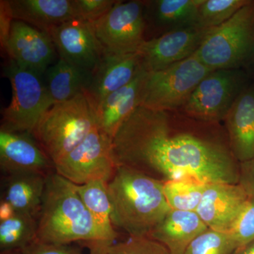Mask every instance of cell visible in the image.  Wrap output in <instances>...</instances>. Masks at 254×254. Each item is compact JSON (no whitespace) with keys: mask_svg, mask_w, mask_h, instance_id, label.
<instances>
[{"mask_svg":"<svg viewBox=\"0 0 254 254\" xmlns=\"http://www.w3.org/2000/svg\"><path fill=\"white\" fill-rule=\"evenodd\" d=\"M204 0H144L146 41L170 32L196 26Z\"/></svg>","mask_w":254,"mask_h":254,"instance_id":"17","label":"cell"},{"mask_svg":"<svg viewBox=\"0 0 254 254\" xmlns=\"http://www.w3.org/2000/svg\"><path fill=\"white\" fill-rule=\"evenodd\" d=\"M112 153L116 166L162 182L187 176L206 183L239 182L240 163L223 124L180 110L138 107L115 133Z\"/></svg>","mask_w":254,"mask_h":254,"instance_id":"1","label":"cell"},{"mask_svg":"<svg viewBox=\"0 0 254 254\" xmlns=\"http://www.w3.org/2000/svg\"><path fill=\"white\" fill-rule=\"evenodd\" d=\"M212 71L195 53L164 69L148 72L140 106L155 110H179Z\"/></svg>","mask_w":254,"mask_h":254,"instance_id":"6","label":"cell"},{"mask_svg":"<svg viewBox=\"0 0 254 254\" xmlns=\"http://www.w3.org/2000/svg\"><path fill=\"white\" fill-rule=\"evenodd\" d=\"M232 153L239 163L254 157V81L241 93L223 123Z\"/></svg>","mask_w":254,"mask_h":254,"instance_id":"19","label":"cell"},{"mask_svg":"<svg viewBox=\"0 0 254 254\" xmlns=\"http://www.w3.org/2000/svg\"><path fill=\"white\" fill-rule=\"evenodd\" d=\"M4 50L10 60L41 76L54 64L58 53L48 33L17 20L11 25Z\"/></svg>","mask_w":254,"mask_h":254,"instance_id":"13","label":"cell"},{"mask_svg":"<svg viewBox=\"0 0 254 254\" xmlns=\"http://www.w3.org/2000/svg\"><path fill=\"white\" fill-rule=\"evenodd\" d=\"M237 251L228 233L208 229L196 237L182 254H234Z\"/></svg>","mask_w":254,"mask_h":254,"instance_id":"28","label":"cell"},{"mask_svg":"<svg viewBox=\"0 0 254 254\" xmlns=\"http://www.w3.org/2000/svg\"><path fill=\"white\" fill-rule=\"evenodd\" d=\"M92 73L59 58L43 74L50 108L86 91Z\"/></svg>","mask_w":254,"mask_h":254,"instance_id":"22","label":"cell"},{"mask_svg":"<svg viewBox=\"0 0 254 254\" xmlns=\"http://www.w3.org/2000/svg\"><path fill=\"white\" fill-rule=\"evenodd\" d=\"M0 168L6 175L38 173L48 176L54 164L31 133L0 128Z\"/></svg>","mask_w":254,"mask_h":254,"instance_id":"14","label":"cell"},{"mask_svg":"<svg viewBox=\"0 0 254 254\" xmlns=\"http://www.w3.org/2000/svg\"><path fill=\"white\" fill-rule=\"evenodd\" d=\"M212 28L190 26L147 40L137 52L142 68L154 72L190 58L196 53Z\"/></svg>","mask_w":254,"mask_h":254,"instance_id":"11","label":"cell"},{"mask_svg":"<svg viewBox=\"0 0 254 254\" xmlns=\"http://www.w3.org/2000/svg\"><path fill=\"white\" fill-rule=\"evenodd\" d=\"M92 24L105 53H137L146 41L143 0H118L108 14Z\"/></svg>","mask_w":254,"mask_h":254,"instance_id":"9","label":"cell"},{"mask_svg":"<svg viewBox=\"0 0 254 254\" xmlns=\"http://www.w3.org/2000/svg\"><path fill=\"white\" fill-rule=\"evenodd\" d=\"M11 6L8 0L0 1V41L3 49L6 48L9 39L11 25L14 21Z\"/></svg>","mask_w":254,"mask_h":254,"instance_id":"33","label":"cell"},{"mask_svg":"<svg viewBox=\"0 0 254 254\" xmlns=\"http://www.w3.org/2000/svg\"><path fill=\"white\" fill-rule=\"evenodd\" d=\"M147 73L141 70L131 83L91 105L98 128L112 140L125 120L141 105Z\"/></svg>","mask_w":254,"mask_h":254,"instance_id":"18","label":"cell"},{"mask_svg":"<svg viewBox=\"0 0 254 254\" xmlns=\"http://www.w3.org/2000/svg\"><path fill=\"white\" fill-rule=\"evenodd\" d=\"M107 188L113 225L129 237L149 236L171 210L163 182L133 169L117 166Z\"/></svg>","mask_w":254,"mask_h":254,"instance_id":"3","label":"cell"},{"mask_svg":"<svg viewBox=\"0 0 254 254\" xmlns=\"http://www.w3.org/2000/svg\"><path fill=\"white\" fill-rule=\"evenodd\" d=\"M14 20L49 35L53 28L78 18L73 0H9Z\"/></svg>","mask_w":254,"mask_h":254,"instance_id":"20","label":"cell"},{"mask_svg":"<svg viewBox=\"0 0 254 254\" xmlns=\"http://www.w3.org/2000/svg\"><path fill=\"white\" fill-rule=\"evenodd\" d=\"M97 127L93 107L83 92L47 110L32 135L55 166Z\"/></svg>","mask_w":254,"mask_h":254,"instance_id":"4","label":"cell"},{"mask_svg":"<svg viewBox=\"0 0 254 254\" xmlns=\"http://www.w3.org/2000/svg\"><path fill=\"white\" fill-rule=\"evenodd\" d=\"M46 175L38 173H17L7 175L3 199L15 213L38 216L46 188Z\"/></svg>","mask_w":254,"mask_h":254,"instance_id":"23","label":"cell"},{"mask_svg":"<svg viewBox=\"0 0 254 254\" xmlns=\"http://www.w3.org/2000/svg\"><path fill=\"white\" fill-rule=\"evenodd\" d=\"M49 36L60 58L92 73L105 54L93 24L82 18L70 20L53 28Z\"/></svg>","mask_w":254,"mask_h":254,"instance_id":"12","label":"cell"},{"mask_svg":"<svg viewBox=\"0 0 254 254\" xmlns=\"http://www.w3.org/2000/svg\"><path fill=\"white\" fill-rule=\"evenodd\" d=\"M5 73L11 83L12 97L3 111L1 128L32 134L40 119L50 108L43 76L11 60Z\"/></svg>","mask_w":254,"mask_h":254,"instance_id":"7","label":"cell"},{"mask_svg":"<svg viewBox=\"0 0 254 254\" xmlns=\"http://www.w3.org/2000/svg\"><path fill=\"white\" fill-rule=\"evenodd\" d=\"M208 229L195 211L171 209L148 237L160 242L172 254H182Z\"/></svg>","mask_w":254,"mask_h":254,"instance_id":"21","label":"cell"},{"mask_svg":"<svg viewBox=\"0 0 254 254\" xmlns=\"http://www.w3.org/2000/svg\"><path fill=\"white\" fill-rule=\"evenodd\" d=\"M251 82V74L246 69L213 70L198 83L179 110L198 120L222 123Z\"/></svg>","mask_w":254,"mask_h":254,"instance_id":"8","label":"cell"},{"mask_svg":"<svg viewBox=\"0 0 254 254\" xmlns=\"http://www.w3.org/2000/svg\"><path fill=\"white\" fill-rule=\"evenodd\" d=\"M106 254H172L166 247L149 237H129L125 242L115 243Z\"/></svg>","mask_w":254,"mask_h":254,"instance_id":"30","label":"cell"},{"mask_svg":"<svg viewBox=\"0 0 254 254\" xmlns=\"http://www.w3.org/2000/svg\"><path fill=\"white\" fill-rule=\"evenodd\" d=\"M228 234L237 250L254 242V197L249 196Z\"/></svg>","mask_w":254,"mask_h":254,"instance_id":"29","label":"cell"},{"mask_svg":"<svg viewBox=\"0 0 254 254\" xmlns=\"http://www.w3.org/2000/svg\"><path fill=\"white\" fill-rule=\"evenodd\" d=\"M250 0H204L200 5L196 26L216 28L226 22Z\"/></svg>","mask_w":254,"mask_h":254,"instance_id":"27","label":"cell"},{"mask_svg":"<svg viewBox=\"0 0 254 254\" xmlns=\"http://www.w3.org/2000/svg\"><path fill=\"white\" fill-rule=\"evenodd\" d=\"M108 135L95 128L72 151L55 165V173L76 185L109 182L116 170Z\"/></svg>","mask_w":254,"mask_h":254,"instance_id":"10","label":"cell"},{"mask_svg":"<svg viewBox=\"0 0 254 254\" xmlns=\"http://www.w3.org/2000/svg\"><path fill=\"white\" fill-rule=\"evenodd\" d=\"M195 55L210 69H248L254 61V0L212 28Z\"/></svg>","mask_w":254,"mask_h":254,"instance_id":"5","label":"cell"},{"mask_svg":"<svg viewBox=\"0 0 254 254\" xmlns=\"http://www.w3.org/2000/svg\"><path fill=\"white\" fill-rule=\"evenodd\" d=\"M37 225V241L57 245L84 242L91 254H106L94 220L74 184L55 171L47 177Z\"/></svg>","mask_w":254,"mask_h":254,"instance_id":"2","label":"cell"},{"mask_svg":"<svg viewBox=\"0 0 254 254\" xmlns=\"http://www.w3.org/2000/svg\"><path fill=\"white\" fill-rule=\"evenodd\" d=\"M78 18L93 23L113 9L118 0H73Z\"/></svg>","mask_w":254,"mask_h":254,"instance_id":"31","label":"cell"},{"mask_svg":"<svg viewBox=\"0 0 254 254\" xmlns=\"http://www.w3.org/2000/svg\"><path fill=\"white\" fill-rule=\"evenodd\" d=\"M14 213V208L8 202L1 200L0 203V221L8 220L12 217Z\"/></svg>","mask_w":254,"mask_h":254,"instance_id":"35","label":"cell"},{"mask_svg":"<svg viewBox=\"0 0 254 254\" xmlns=\"http://www.w3.org/2000/svg\"><path fill=\"white\" fill-rule=\"evenodd\" d=\"M239 185L250 197H254V157L240 163Z\"/></svg>","mask_w":254,"mask_h":254,"instance_id":"34","label":"cell"},{"mask_svg":"<svg viewBox=\"0 0 254 254\" xmlns=\"http://www.w3.org/2000/svg\"><path fill=\"white\" fill-rule=\"evenodd\" d=\"M163 193L173 210L195 211L209 183L187 176L163 182Z\"/></svg>","mask_w":254,"mask_h":254,"instance_id":"26","label":"cell"},{"mask_svg":"<svg viewBox=\"0 0 254 254\" xmlns=\"http://www.w3.org/2000/svg\"><path fill=\"white\" fill-rule=\"evenodd\" d=\"M234 254H254V242L237 250Z\"/></svg>","mask_w":254,"mask_h":254,"instance_id":"36","label":"cell"},{"mask_svg":"<svg viewBox=\"0 0 254 254\" xmlns=\"http://www.w3.org/2000/svg\"><path fill=\"white\" fill-rule=\"evenodd\" d=\"M248 198L239 184L209 183L195 213L210 230L228 233Z\"/></svg>","mask_w":254,"mask_h":254,"instance_id":"15","label":"cell"},{"mask_svg":"<svg viewBox=\"0 0 254 254\" xmlns=\"http://www.w3.org/2000/svg\"><path fill=\"white\" fill-rule=\"evenodd\" d=\"M1 254H17L16 252H4V253H1Z\"/></svg>","mask_w":254,"mask_h":254,"instance_id":"37","label":"cell"},{"mask_svg":"<svg viewBox=\"0 0 254 254\" xmlns=\"http://www.w3.org/2000/svg\"><path fill=\"white\" fill-rule=\"evenodd\" d=\"M15 252L17 254H82L79 248L71 245L45 243L37 240Z\"/></svg>","mask_w":254,"mask_h":254,"instance_id":"32","label":"cell"},{"mask_svg":"<svg viewBox=\"0 0 254 254\" xmlns=\"http://www.w3.org/2000/svg\"><path fill=\"white\" fill-rule=\"evenodd\" d=\"M254 66V61L253 64H252V66Z\"/></svg>","mask_w":254,"mask_h":254,"instance_id":"38","label":"cell"},{"mask_svg":"<svg viewBox=\"0 0 254 254\" xmlns=\"http://www.w3.org/2000/svg\"><path fill=\"white\" fill-rule=\"evenodd\" d=\"M143 70L138 53L127 55L105 53L92 73L91 83L84 91L92 106L113 92L131 83Z\"/></svg>","mask_w":254,"mask_h":254,"instance_id":"16","label":"cell"},{"mask_svg":"<svg viewBox=\"0 0 254 254\" xmlns=\"http://www.w3.org/2000/svg\"><path fill=\"white\" fill-rule=\"evenodd\" d=\"M37 218L30 214L15 213L0 222L1 253L23 250L37 240Z\"/></svg>","mask_w":254,"mask_h":254,"instance_id":"25","label":"cell"},{"mask_svg":"<svg viewBox=\"0 0 254 254\" xmlns=\"http://www.w3.org/2000/svg\"><path fill=\"white\" fill-rule=\"evenodd\" d=\"M108 183L95 181L83 185H76V190L86 205L101 239L105 250L115 244L117 232L111 219V204L107 188Z\"/></svg>","mask_w":254,"mask_h":254,"instance_id":"24","label":"cell"}]
</instances>
